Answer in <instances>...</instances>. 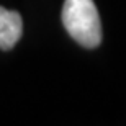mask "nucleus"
Segmentation results:
<instances>
[{
  "instance_id": "nucleus-1",
  "label": "nucleus",
  "mask_w": 126,
  "mask_h": 126,
  "mask_svg": "<svg viewBox=\"0 0 126 126\" xmlns=\"http://www.w3.org/2000/svg\"><path fill=\"white\" fill-rule=\"evenodd\" d=\"M62 23L80 46L94 49L102 43V23L94 0H65Z\"/></svg>"
},
{
  "instance_id": "nucleus-2",
  "label": "nucleus",
  "mask_w": 126,
  "mask_h": 126,
  "mask_svg": "<svg viewBox=\"0 0 126 126\" xmlns=\"http://www.w3.org/2000/svg\"><path fill=\"white\" fill-rule=\"evenodd\" d=\"M23 33V21L18 12L0 7V49L10 51L20 41Z\"/></svg>"
}]
</instances>
